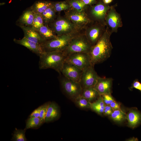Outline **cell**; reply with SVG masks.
<instances>
[{
	"label": "cell",
	"instance_id": "8d00e7d4",
	"mask_svg": "<svg viewBox=\"0 0 141 141\" xmlns=\"http://www.w3.org/2000/svg\"><path fill=\"white\" fill-rule=\"evenodd\" d=\"M110 105L113 109V110L121 109L120 105L115 101L111 103L110 104Z\"/></svg>",
	"mask_w": 141,
	"mask_h": 141
},
{
	"label": "cell",
	"instance_id": "52a82bcc",
	"mask_svg": "<svg viewBox=\"0 0 141 141\" xmlns=\"http://www.w3.org/2000/svg\"><path fill=\"white\" fill-rule=\"evenodd\" d=\"M94 66L92 65L83 70L79 82L82 89L94 87L97 83L99 76Z\"/></svg>",
	"mask_w": 141,
	"mask_h": 141
},
{
	"label": "cell",
	"instance_id": "4316f807",
	"mask_svg": "<svg viewBox=\"0 0 141 141\" xmlns=\"http://www.w3.org/2000/svg\"><path fill=\"white\" fill-rule=\"evenodd\" d=\"M110 115L113 121L118 123L122 122L126 119V114L121 109L114 110Z\"/></svg>",
	"mask_w": 141,
	"mask_h": 141
},
{
	"label": "cell",
	"instance_id": "6da1fadb",
	"mask_svg": "<svg viewBox=\"0 0 141 141\" xmlns=\"http://www.w3.org/2000/svg\"><path fill=\"white\" fill-rule=\"evenodd\" d=\"M112 33L110 29L106 26L102 37L95 44L92 46L89 54L92 65L94 66L103 62L110 56L113 49L110 39Z\"/></svg>",
	"mask_w": 141,
	"mask_h": 141
},
{
	"label": "cell",
	"instance_id": "5bb4252c",
	"mask_svg": "<svg viewBox=\"0 0 141 141\" xmlns=\"http://www.w3.org/2000/svg\"><path fill=\"white\" fill-rule=\"evenodd\" d=\"M13 41L15 43L25 47L39 56L44 52L40 44L31 41L24 37L20 39L14 38Z\"/></svg>",
	"mask_w": 141,
	"mask_h": 141
},
{
	"label": "cell",
	"instance_id": "f546056e",
	"mask_svg": "<svg viewBox=\"0 0 141 141\" xmlns=\"http://www.w3.org/2000/svg\"><path fill=\"white\" fill-rule=\"evenodd\" d=\"M70 5L77 11L81 12L86 5L81 0H74L70 2Z\"/></svg>",
	"mask_w": 141,
	"mask_h": 141
},
{
	"label": "cell",
	"instance_id": "484cf974",
	"mask_svg": "<svg viewBox=\"0 0 141 141\" xmlns=\"http://www.w3.org/2000/svg\"><path fill=\"white\" fill-rule=\"evenodd\" d=\"M74 100L75 104L80 108L90 109L91 103L81 95L78 96Z\"/></svg>",
	"mask_w": 141,
	"mask_h": 141
},
{
	"label": "cell",
	"instance_id": "d6986e66",
	"mask_svg": "<svg viewBox=\"0 0 141 141\" xmlns=\"http://www.w3.org/2000/svg\"><path fill=\"white\" fill-rule=\"evenodd\" d=\"M126 119L128 120L129 126L134 128L141 120V114L136 110H131L126 114Z\"/></svg>",
	"mask_w": 141,
	"mask_h": 141
},
{
	"label": "cell",
	"instance_id": "603a6c76",
	"mask_svg": "<svg viewBox=\"0 0 141 141\" xmlns=\"http://www.w3.org/2000/svg\"><path fill=\"white\" fill-rule=\"evenodd\" d=\"M56 12L52 5L48 8L41 14L44 25H48V24L52 22L55 20Z\"/></svg>",
	"mask_w": 141,
	"mask_h": 141
},
{
	"label": "cell",
	"instance_id": "7c38bea8",
	"mask_svg": "<svg viewBox=\"0 0 141 141\" xmlns=\"http://www.w3.org/2000/svg\"><path fill=\"white\" fill-rule=\"evenodd\" d=\"M106 26L97 22L88 29L86 37L92 46L95 44L105 31Z\"/></svg>",
	"mask_w": 141,
	"mask_h": 141
},
{
	"label": "cell",
	"instance_id": "74e56055",
	"mask_svg": "<svg viewBox=\"0 0 141 141\" xmlns=\"http://www.w3.org/2000/svg\"><path fill=\"white\" fill-rule=\"evenodd\" d=\"M85 5L95 3L96 0H81Z\"/></svg>",
	"mask_w": 141,
	"mask_h": 141
},
{
	"label": "cell",
	"instance_id": "4fadbf2b",
	"mask_svg": "<svg viewBox=\"0 0 141 141\" xmlns=\"http://www.w3.org/2000/svg\"><path fill=\"white\" fill-rule=\"evenodd\" d=\"M113 79L111 78L99 77L94 88L100 95L111 93Z\"/></svg>",
	"mask_w": 141,
	"mask_h": 141
},
{
	"label": "cell",
	"instance_id": "e575fe53",
	"mask_svg": "<svg viewBox=\"0 0 141 141\" xmlns=\"http://www.w3.org/2000/svg\"><path fill=\"white\" fill-rule=\"evenodd\" d=\"M132 86L133 88L138 90L141 92V83L138 79H136L134 81Z\"/></svg>",
	"mask_w": 141,
	"mask_h": 141
},
{
	"label": "cell",
	"instance_id": "277c9868",
	"mask_svg": "<svg viewBox=\"0 0 141 141\" xmlns=\"http://www.w3.org/2000/svg\"><path fill=\"white\" fill-rule=\"evenodd\" d=\"M92 46L86 36H77L73 38L62 51L66 57L72 54L84 52L89 54Z\"/></svg>",
	"mask_w": 141,
	"mask_h": 141
},
{
	"label": "cell",
	"instance_id": "4dcf8cb0",
	"mask_svg": "<svg viewBox=\"0 0 141 141\" xmlns=\"http://www.w3.org/2000/svg\"><path fill=\"white\" fill-rule=\"evenodd\" d=\"M50 102H46L41 105V108L39 118L44 123L45 122L48 108Z\"/></svg>",
	"mask_w": 141,
	"mask_h": 141
},
{
	"label": "cell",
	"instance_id": "836d02e7",
	"mask_svg": "<svg viewBox=\"0 0 141 141\" xmlns=\"http://www.w3.org/2000/svg\"><path fill=\"white\" fill-rule=\"evenodd\" d=\"M113 111V109L110 105H106L103 113L105 115H110Z\"/></svg>",
	"mask_w": 141,
	"mask_h": 141
},
{
	"label": "cell",
	"instance_id": "e0dca14e",
	"mask_svg": "<svg viewBox=\"0 0 141 141\" xmlns=\"http://www.w3.org/2000/svg\"><path fill=\"white\" fill-rule=\"evenodd\" d=\"M60 115L59 106L55 102H50L48 106L45 122H48L58 119Z\"/></svg>",
	"mask_w": 141,
	"mask_h": 141
},
{
	"label": "cell",
	"instance_id": "7a4b0ae2",
	"mask_svg": "<svg viewBox=\"0 0 141 141\" xmlns=\"http://www.w3.org/2000/svg\"><path fill=\"white\" fill-rule=\"evenodd\" d=\"M40 69L51 68L60 74L66 57L62 51L43 52L39 56Z\"/></svg>",
	"mask_w": 141,
	"mask_h": 141
},
{
	"label": "cell",
	"instance_id": "d4e9b609",
	"mask_svg": "<svg viewBox=\"0 0 141 141\" xmlns=\"http://www.w3.org/2000/svg\"><path fill=\"white\" fill-rule=\"evenodd\" d=\"M44 123L39 118H29L26 121V130L30 128H37Z\"/></svg>",
	"mask_w": 141,
	"mask_h": 141
},
{
	"label": "cell",
	"instance_id": "83f0119b",
	"mask_svg": "<svg viewBox=\"0 0 141 141\" xmlns=\"http://www.w3.org/2000/svg\"><path fill=\"white\" fill-rule=\"evenodd\" d=\"M26 130L17 129L16 128L14 132L11 140L14 141H26L25 135Z\"/></svg>",
	"mask_w": 141,
	"mask_h": 141
},
{
	"label": "cell",
	"instance_id": "ac0fdd59",
	"mask_svg": "<svg viewBox=\"0 0 141 141\" xmlns=\"http://www.w3.org/2000/svg\"><path fill=\"white\" fill-rule=\"evenodd\" d=\"M69 17L72 21L79 25L86 24L91 21L87 16L81 11L71 12L69 14Z\"/></svg>",
	"mask_w": 141,
	"mask_h": 141
},
{
	"label": "cell",
	"instance_id": "9c48e42d",
	"mask_svg": "<svg viewBox=\"0 0 141 141\" xmlns=\"http://www.w3.org/2000/svg\"><path fill=\"white\" fill-rule=\"evenodd\" d=\"M50 27L57 36L70 33L73 29V26L68 20L58 17L49 24Z\"/></svg>",
	"mask_w": 141,
	"mask_h": 141
},
{
	"label": "cell",
	"instance_id": "cb8c5ba5",
	"mask_svg": "<svg viewBox=\"0 0 141 141\" xmlns=\"http://www.w3.org/2000/svg\"><path fill=\"white\" fill-rule=\"evenodd\" d=\"M105 105L104 103L101 95L95 101L91 103L90 109L99 114L103 113Z\"/></svg>",
	"mask_w": 141,
	"mask_h": 141
},
{
	"label": "cell",
	"instance_id": "30bf717a",
	"mask_svg": "<svg viewBox=\"0 0 141 141\" xmlns=\"http://www.w3.org/2000/svg\"><path fill=\"white\" fill-rule=\"evenodd\" d=\"M83 71L74 65L65 61L60 74L69 79L79 83Z\"/></svg>",
	"mask_w": 141,
	"mask_h": 141
},
{
	"label": "cell",
	"instance_id": "7402d4cb",
	"mask_svg": "<svg viewBox=\"0 0 141 141\" xmlns=\"http://www.w3.org/2000/svg\"><path fill=\"white\" fill-rule=\"evenodd\" d=\"M81 95L91 103L97 100L100 95L94 87H87L82 89Z\"/></svg>",
	"mask_w": 141,
	"mask_h": 141
},
{
	"label": "cell",
	"instance_id": "9a60e30c",
	"mask_svg": "<svg viewBox=\"0 0 141 141\" xmlns=\"http://www.w3.org/2000/svg\"><path fill=\"white\" fill-rule=\"evenodd\" d=\"M22 30L24 37L36 43L41 44L45 40L37 30L31 26L18 25Z\"/></svg>",
	"mask_w": 141,
	"mask_h": 141
},
{
	"label": "cell",
	"instance_id": "2e32d148",
	"mask_svg": "<svg viewBox=\"0 0 141 141\" xmlns=\"http://www.w3.org/2000/svg\"><path fill=\"white\" fill-rule=\"evenodd\" d=\"M34 16V13L30 7L23 12L16 21L17 24L31 26Z\"/></svg>",
	"mask_w": 141,
	"mask_h": 141
},
{
	"label": "cell",
	"instance_id": "f35d334b",
	"mask_svg": "<svg viewBox=\"0 0 141 141\" xmlns=\"http://www.w3.org/2000/svg\"><path fill=\"white\" fill-rule=\"evenodd\" d=\"M113 0H103V3L106 4H107L111 3Z\"/></svg>",
	"mask_w": 141,
	"mask_h": 141
},
{
	"label": "cell",
	"instance_id": "3957f363",
	"mask_svg": "<svg viewBox=\"0 0 141 141\" xmlns=\"http://www.w3.org/2000/svg\"><path fill=\"white\" fill-rule=\"evenodd\" d=\"M77 36L71 33L57 36L54 38L44 40L41 45L44 52L62 51Z\"/></svg>",
	"mask_w": 141,
	"mask_h": 141
},
{
	"label": "cell",
	"instance_id": "d590c367",
	"mask_svg": "<svg viewBox=\"0 0 141 141\" xmlns=\"http://www.w3.org/2000/svg\"><path fill=\"white\" fill-rule=\"evenodd\" d=\"M68 8V5L64 3L61 5L54 8L56 12H60L63 10H66Z\"/></svg>",
	"mask_w": 141,
	"mask_h": 141
},
{
	"label": "cell",
	"instance_id": "f1b7e54d",
	"mask_svg": "<svg viewBox=\"0 0 141 141\" xmlns=\"http://www.w3.org/2000/svg\"><path fill=\"white\" fill-rule=\"evenodd\" d=\"M44 25L41 14L34 13V16L32 27L36 30Z\"/></svg>",
	"mask_w": 141,
	"mask_h": 141
},
{
	"label": "cell",
	"instance_id": "8992f818",
	"mask_svg": "<svg viewBox=\"0 0 141 141\" xmlns=\"http://www.w3.org/2000/svg\"><path fill=\"white\" fill-rule=\"evenodd\" d=\"M65 61L83 70L92 65L89 54L84 52L75 53L70 54L66 57Z\"/></svg>",
	"mask_w": 141,
	"mask_h": 141
},
{
	"label": "cell",
	"instance_id": "ffe728a7",
	"mask_svg": "<svg viewBox=\"0 0 141 141\" xmlns=\"http://www.w3.org/2000/svg\"><path fill=\"white\" fill-rule=\"evenodd\" d=\"M53 5V3L44 1L35 2L30 7L34 13L41 14L49 7Z\"/></svg>",
	"mask_w": 141,
	"mask_h": 141
},
{
	"label": "cell",
	"instance_id": "1f68e13d",
	"mask_svg": "<svg viewBox=\"0 0 141 141\" xmlns=\"http://www.w3.org/2000/svg\"><path fill=\"white\" fill-rule=\"evenodd\" d=\"M101 95L103 101L105 105H110L112 102L115 101L111 93H106Z\"/></svg>",
	"mask_w": 141,
	"mask_h": 141
},
{
	"label": "cell",
	"instance_id": "44dd1931",
	"mask_svg": "<svg viewBox=\"0 0 141 141\" xmlns=\"http://www.w3.org/2000/svg\"><path fill=\"white\" fill-rule=\"evenodd\" d=\"M44 40L54 38L57 36L54 31L48 25H44L36 29Z\"/></svg>",
	"mask_w": 141,
	"mask_h": 141
},
{
	"label": "cell",
	"instance_id": "5b68a950",
	"mask_svg": "<svg viewBox=\"0 0 141 141\" xmlns=\"http://www.w3.org/2000/svg\"><path fill=\"white\" fill-rule=\"evenodd\" d=\"M61 75L59 79L62 89L70 98L74 100L81 95L82 88L79 83L69 79Z\"/></svg>",
	"mask_w": 141,
	"mask_h": 141
},
{
	"label": "cell",
	"instance_id": "8fae6325",
	"mask_svg": "<svg viewBox=\"0 0 141 141\" xmlns=\"http://www.w3.org/2000/svg\"><path fill=\"white\" fill-rule=\"evenodd\" d=\"M111 7L104 3L99 2L92 7L91 10V14L97 22L106 26L105 17Z\"/></svg>",
	"mask_w": 141,
	"mask_h": 141
},
{
	"label": "cell",
	"instance_id": "ba28073f",
	"mask_svg": "<svg viewBox=\"0 0 141 141\" xmlns=\"http://www.w3.org/2000/svg\"><path fill=\"white\" fill-rule=\"evenodd\" d=\"M105 23L106 26L110 29L112 33L117 32L118 28L122 26L121 16L116 10L115 6H112L108 11Z\"/></svg>",
	"mask_w": 141,
	"mask_h": 141
},
{
	"label": "cell",
	"instance_id": "d6a6232c",
	"mask_svg": "<svg viewBox=\"0 0 141 141\" xmlns=\"http://www.w3.org/2000/svg\"><path fill=\"white\" fill-rule=\"evenodd\" d=\"M41 108L40 106L34 110L30 115L29 118L39 117Z\"/></svg>",
	"mask_w": 141,
	"mask_h": 141
}]
</instances>
